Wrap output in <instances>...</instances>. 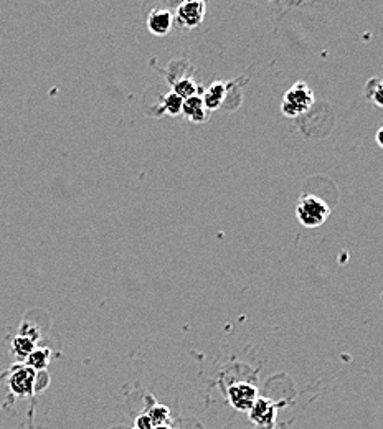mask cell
<instances>
[{"instance_id": "1", "label": "cell", "mask_w": 383, "mask_h": 429, "mask_svg": "<svg viewBox=\"0 0 383 429\" xmlns=\"http://www.w3.org/2000/svg\"><path fill=\"white\" fill-rule=\"evenodd\" d=\"M331 213V209L321 197L305 195L298 201L296 206V216L298 221L305 228H317L326 223L327 216Z\"/></svg>"}, {"instance_id": "2", "label": "cell", "mask_w": 383, "mask_h": 429, "mask_svg": "<svg viewBox=\"0 0 383 429\" xmlns=\"http://www.w3.org/2000/svg\"><path fill=\"white\" fill-rule=\"evenodd\" d=\"M314 101H316V96H314L311 86L308 83H296L286 91L281 111L288 118H298V116L308 113Z\"/></svg>"}, {"instance_id": "3", "label": "cell", "mask_w": 383, "mask_h": 429, "mask_svg": "<svg viewBox=\"0 0 383 429\" xmlns=\"http://www.w3.org/2000/svg\"><path fill=\"white\" fill-rule=\"evenodd\" d=\"M35 383H37V372L32 370L30 366L25 363L18 365L17 368L12 370L8 375L7 385L8 390L18 398H28L35 393Z\"/></svg>"}, {"instance_id": "4", "label": "cell", "mask_w": 383, "mask_h": 429, "mask_svg": "<svg viewBox=\"0 0 383 429\" xmlns=\"http://www.w3.org/2000/svg\"><path fill=\"white\" fill-rule=\"evenodd\" d=\"M226 397L231 406L238 409V411H250V409L253 408V404L256 403V399L260 398L258 388H256L255 385L246 382L231 385V387L228 388Z\"/></svg>"}, {"instance_id": "5", "label": "cell", "mask_w": 383, "mask_h": 429, "mask_svg": "<svg viewBox=\"0 0 383 429\" xmlns=\"http://www.w3.org/2000/svg\"><path fill=\"white\" fill-rule=\"evenodd\" d=\"M207 6L205 2H192V0H186L181 6L177 7L176 18L182 27L186 28H197L202 25L203 18H205Z\"/></svg>"}, {"instance_id": "6", "label": "cell", "mask_w": 383, "mask_h": 429, "mask_svg": "<svg viewBox=\"0 0 383 429\" xmlns=\"http://www.w3.org/2000/svg\"><path fill=\"white\" fill-rule=\"evenodd\" d=\"M250 421L258 429H271L276 421V406L271 399L258 398L250 409Z\"/></svg>"}, {"instance_id": "7", "label": "cell", "mask_w": 383, "mask_h": 429, "mask_svg": "<svg viewBox=\"0 0 383 429\" xmlns=\"http://www.w3.org/2000/svg\"><path fill=\"white\" fill-rule=\"evenodd\" d=\"M174 22L172 13L166 8H154L147 15V28L156 37L167 35Z\"/></svg>"}, {"instance_id": "8", "label": "cell", "mask_w": 383, "mask_h": 429, "mask_svg": "<svg viewBox=\"0 0 383 429\" xmlns=\"http://www.w3.org/2000/svg\"><path fill=\"white\" fill-rule=\"evenodd\" d=\"M182 114L186 116V118L190 120V123L200 124L203 120H207L208 111L205 108V104H203L202 96H192V98L183 99V106H182Z\"/></svg>"}, {"instance_id": "9", "label": "cell", "mask_w": 383, "mask_h": 429, "mask_svg": "<svg viewBox=\"0 0 383 429\" xmlns=\"http://www.w3.org/2000/svg\"><path fill=\"white\" fill-rule=\"evenodd\" d=\"M226 93H228V88L225 83H220V81L213 83L202 96L203 104H205L207 111H217L218 108H220V106L223 104V101H225V98H226Z\"/></svg>"}, {"instance_id": "10", "label": "cell", "mask_w": 383, "mask_h": 429, "mask_svg": "<svg viewBox=\"0 0 383 429\" xmlns=\"http://www.w3.org/2000/svg\"><path fill=\"white\" fill-rule=\"evenodd\" d=\"M35 347H37V340L25 334H20V332L12 339V352L18 360L25 361V359L32 354V350L35 349Z\"/></svg>"}, {"instance_id": "11", "label": "cell", "mask_w": 383, "mask_h": 429, "mask_svg": "<svg viewBox=\"0 0 383 429\" xmlns=\"http://www.w3.org/2000/svg\"><path fill=\"white\" fill-rule=\"evenodd\" d=\"M51 352L45 349V347H35L32 354L25 359V365L30 366L35 372H43L48 365H50Z\"/></svg>"}, {"instance_id": "12", "label": "cell", "mask_w": 383, "mask_h": 429, "mask_svg": "<svg viewBox=\"0 0 383 429\" xmlns=\"http://www.w3.org/2000/svg\"><path fill=\"white\" fill-rule=\"evenodd\" d=\"M145 414L149 416L154 428L164 426V424H167L169 418H171V411H169V408L164 406V404H154V406L149 408V411Z\"/></svg>"}, {"instance_id": "13", "label": "cell", "mask_w": 383, "mask_h": 429, "mask_svg": "<svg viewBox=\"0 0 383 429\" xmlns=\"http://www.w3.org/2000/svg\"><path fill=\"white\" fill-rule=\"evenodd\" d=\"M172 91L176 94L181 96L182 99H188V98H192V96H197L198 86L192 78H181L176 85H174Z\"/></svg>"}, {"instance_id": "14", "label": "cell", "mask_w": 383, "mask_h": 429, "mask_svg": "<svg viewBox=\"0 0 383 429\" xmlns=\"http://www.w3.org/2000/svg\"><path fill=\"white\" fill-rule=\"evenodd\" d=\"M182 106H183V99L178 94L174 93V91H171V93H167L166 96H164L162 108L169 116L182 114Z\"/></svg>"}, {"instance_id": "15", "label": "cell", "mask_w": 383, "mask_h": 429, "mask_svg": "<svg viewBox=\"0 0 383 429\" xmlns=\"http://www.w3.org/2000/svg\"><path fill=\"white\" fill-rule=\"evenodd\" d=\"M373 83H375V86H372L370 98L378 108H383V81L373 80Z\"/></svg>"}, {"instance_id": "16", "label": "cell", "mask_w": 383, "mask_h": 429, "mask_svg": "<svg viewBox=\"0 0 383 429\" xmlns=\"http://www.w3.org/2000/svg\"><path fill=\"white\" fill-rule=\"evenodd\" d=\"M20 334H25L28 337H32V339L38 340V337H40V332H38L37 327H33L32 324H28V322H23V324L20 325Z\"/></svg>"}, {"instance_id": "17", "label": "cell", "mask_w": 383, "mask_h": 429, "mask_svg": "<svg viewBox=\"0 0 383 429\" xmlns=\"http://www.w3.org/2000/svg\"><path fill=\"white\" fill-rule=\"evenodd\" d=\"M134 429H154L147 414L144 413V414H140V416H138V419H135V424H134Z\"/></svg>"}, {"instance_id": "18", "label": "cell", "mask_w": 383, "mask_h": 429, "mask_svg": "<svg viewBox=\"0 0 383 429\" xmlns=\"http://www.w3.org/2000/svg\"><path fill=\"white\" fill-rule=\"evenodd\" d=\"M375 141H377L378 146H380V147L383 149V126L377 131V134H375Z\"/></svg>"}, {"instance_id": "19", "label": "cell", "mask_w": 383, "mask_h": 429, "mask_svg": "<svg viewBox=\"0 0 383 429\" xmlns=\"http://www.w3.org/2000/svg\"><path fill=\"white\" fill-rule=\"evenodd\" d=\"M154 429H172V428L167 426V424H164V426H157V428H154Z\"/></svg>"}, {"instance_id": "20", "label": "cell", "mask_w": 383, "mask_h": 429, "mask_svg": "<svg viewBox=\"0 0 383 429\" xmlns=\"http://www.w3.org/2000/svg\"><path fill=\"white\" fill-rule=\"evenodd\" d=\"M192 2H205V0H192Z\"/></svg>"}]
</instances>
